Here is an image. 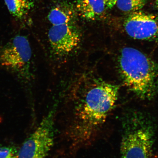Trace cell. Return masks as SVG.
<instances>
[{
	"label": "cell",
	"mask_w": 158,
	"mask_h": 158,
	"mask_svg": "<svg viewBox=\"0 0 158 158\" xmlns=\"http://www.w3.org/2000/svg\"><path fill=\"white\" fill-rule=\"evenodd\" d=\"M155 6L156 8L158 10V0H156L155 3Z\"/></svg>",
	"instance_id": "13"
},
{
	"label": "cell",
	"mask_w": 158,
	"mask_h": 158,
	"mask_svg": "<svg viewBox=\"0 0 158 158\" xmlns=\"http://www.w3.org/2000/svg\"><path fill=\"white\" fill-rule=\"evenodd\" d=\"M120 75L130 91L144 100L153 98L158 92V66L137 49L126 47L119 58Z\"/></svg>",
	"instance_id": "2"
},
{
	"label": "cell",
	"mask_w": 158,
	"mask_h": 158,
	"mask_svg": "<svg viewBox=\"0 0 158 158\" xmlns=\"http://www.w3.org/2000/svg\"><path fill=\"white\" fill-rule=\"evenodd\" d=\"M18 152L10 147H0V158H18Z\"/></svg>",
	"instance_id": "12"
},
{
	"label": "cell",
	"mask_w": 158,
	"mask_h": 158,
	"mask_svg": "<svg viewBox=\"0 0 158 158\" xmlns=\"http://www.w3.org/2000/svg\"><path fill=\"white\" fill-rule=\"evenodd\" d=\"M120 158H153L156 126L151 116L132 110L122 120Z\"/></svg>",
	"instance_id": "3"
},
{
	"label": "cell",
	"mask_w": 158,
	"mask_h": 158,
	"mask_svg": "<svg viewBox=\"0 0 158 158\" xmlns=\"http://www.w3.org/2000/svg\"><path fill=\"white\" fill-rule=\"evenodd\" d=\"M57 108L51 109L38 127L23 142L18 158H46L54 145L55 117Z\"/></svg>",
	"instance_id": "4"
},
{
	"label": "cell",
	"mask_w": 158,
	"mask_h": 158,
	"mask_svg": "<svg viewBox=\"0 0 158 158\" xmlns=\"http://www.w3.org/2000/svg\"><path fill=\"white\" fill-rule=\"evenodd\" d=\"M127 35L141 40L158 39V16L139 10L131 12L124 20Z\"/></svg>",
	"instance_id": "6"
},
{
	"label": "cell",
	"mask_w": 158,
	"mask_h": 158,
	"mask_svg": "<svg viewBox=\"0 0 158 158\" xmlns=\"http://www.w3.org/2000/svg\"><path fill=\"white\" fill-rule=\"evenodd\" d=\"M31 50L28 39L18 35L0 47V67L21 78L29 76Z\"/></svg>",
	"instance_id": "5"
},
{
	"label": "cell",
	"mask_w": 158,
	"mask_h": 158,
	"mask_svg": "<svg viewBox=\"0 0 158 158\" xmlns=\"http://www.w3.org/2000/svg\"><path fill=\"white\" fill-rule=\"evenodd\" d=\"M148 0H117L116 4L118 8L124 12L140 10L147 4Z\"/></svg>",
	"instance_id": "11"
},
{
	"label": "cell",
	"mask_w": 158,
	"mask_h": 158,
	"mask_svg": "<svg viewBox=\"0 0 158 158\" xmlns=\"http://www.w3.org/2000/svg\"><path fill=\"white\" fill-rule=\"evenodd\" d=\"M48 37L53 51L59 56L72 52L80 41V34L72 23L52 25L49 30Z\"/></svg>",
	"instance_id": "7"
},
{
	"label": "cell",
	"mask_w": 158,
	"mask_h": 158,
	"mask_svg": "<svg viewBox=\"0 0 158 158\" xmlns=\"http://www.w3.org/2000/svg\"><path fill=\"white\" fill-rule=\"evenodd\" d=\"M84 87L74 104L69 135L74 147L90 143L105 123L117 102L119 87L101 80Z\"/></svg>",
	"instance_id": "1"
},
{
	"label": "cell",
	"mask_w": 158,
	"mask_h": 158,
	"mask_svg": "<svg viewBox=\"0 0 158 158\" xmlns=\"http://www.w3.org/2000/svg\"><path fill=\"white\" fill-rule=\"evenodd\" d=\"M76 13V10L70 5L63 4L53 8L49 13L48 18L52 25L71 24Z\"/></svg>",
	"instance_id": "9"
},
{
	"label": "cell",
	"mask_w": 158,
	"mask_h": 158,
	"mask_svg": "<svg viewBox=\"0 0 158 158\" xmlns=\"http://www.w3.org/2000/svg\"><path fill=\"white\" fill-rule=\"evenodd\" d=\"M117 0H78L75 10L82 18L94 21L106 17Z\"/></svg>",
	"instance_id": "8"
},
{
	"label": "cell",
	"mask_w": 158,
	"mask_h": 158,
	"mask_svg": "<svg viewBox=\"0 0 158 158\" xmlns=\"http://www.w3.org/2000/svg\"><path fill=\"white\" fill-rule=\"evenodd\" d=\"M4 1L10 13L18 19H21L28 14L34 5L33 0Z\"/></svg>",
	"instance_id": "10"
}]
</instances>
